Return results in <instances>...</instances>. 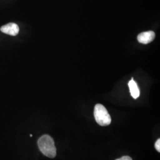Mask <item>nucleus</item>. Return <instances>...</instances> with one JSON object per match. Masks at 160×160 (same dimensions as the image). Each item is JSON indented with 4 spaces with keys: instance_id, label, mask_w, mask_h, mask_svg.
<instances>
[{
    "instance_id": "nucleus-6",
    "label": "nucleus",
    "mask_w": 160,
    "mask_h": 160,
    "mask_svg": "<svg viewBox=\"0 0 160 160\" xmlns=\"http://www.w3.org/2000/svg\"><path fill=\"white\" fill-rule=\"evenodd\" d=\"M155 148L156 149V150L160 152V139H158V140L155 142Z\"/></svg>"
},
{
    "instance_id": "nucleus-5",
    "label": "nucleus",
    "mask_w": 160,
    "mask_h": 160,
    "mask_svg": "<svg viewBox=\"0 0 160 160\" xmlns=\"http://www.w3.org/2000/svg\"><path fill=\"white\" fill-rule=\"evenodd\" d=\"M128 86L129 87V90L131 92L132 97L134 99H137L140 96V90L138 86L137 82L133 80V78L132 80L129 82Z\"/></svg>"
},
{
    "instance_id": "nucleus-4",
    "label": "nucleus",
    "mask_w": 160,
    "mask_h": 160,
    "mask_svg": "<svg viewBox=\"0 0 160 160\" xmlns=\"http://www.w3.org/2000/svg\"><path fill=\"white\" fill-rule=\"evenodd\" d=\"M19 27L17 24L10 23L4 25L1 28V31L5 33L10 36H16L19 33Z\"/></svg>"
},
{
    "instance_id": "nucleus-2",
    "label": "nucleus",
    "mask_w": 160,
    "mask_h": 160,
    "mask_svg": "<svg viewBox=\"0 0 160 160\" xmlns=\"http://www.w3.org/2000/svg\"><path fill=\"white\" fill-rule=\"evenodd\" d=\"M94 116L96 122L100 126H108L112 122V119L109 112L101 104H97L95 106Z\"/></svg>"
},
{
    "instance_id": "nucleus-7",
    "label": "nucleus",
    "mask_w": 160,
    "mask_h": 160,
    "mask_svg": "<svg viewBox=\"0 0 160 160\" xmlns=\"http://www.w3.org/2000/svg\"><path fill=\"white\" fill-rule=\"evenodd\" d=\"M115 160H132V159L131 157H130L129 156H123L120 158H118V159Z\"/></svg>"
},
{
    "instance_id": "nucleus-1",
    "label": "nucleus",
    "mask_w": 160,
    "mask_h": 160,
    "mask_svg": "<svg viewBox=\"0 0 160 160\" xmlns=\"http://www.w3.org/2000/svg\"><path fill=\"white\" fill-rule=\"evenodd\" d=\"M39 148L41 152L46 157L53 158L57 155V148L53 138L48 135L42 136L38 141Z\"/></svg>"
},
{
    "instance_id": "nucleus-3",
    "label": "nucleus",
    "mask_w": 160,
    "mask_h": 160,
    "mask_svg": "<svg viewBox=\"0 0 160 160\" xmlns=\"http://www.w3.org/2000/svg\"><path fill=\"white\" fill-rule=\"evenodd\" d=\"M155 38V34L153 31H148L138 34L137 39L139 43L146 45L152 42L154 40Z\"/></svg>"
}]
</instances>
